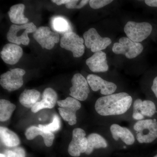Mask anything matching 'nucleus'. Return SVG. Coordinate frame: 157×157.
<instances>
[{
  "instance_id": "obj_1",
  "label": "nucleus",
  "mask_w": 157,
  "mask_h": 157,
  "mask_svg": "<svg viewBox=\"0 0 157 157\" xmlns=\"http://www.w3.org/2000/svg\"><path fill=\"white\" fill-rule=\"evenodd\" d=\"M132 103V97L128 94L119 93L99 98L96 101L95 109L103 116L121 115L130 109Z\"/></svg>"
},
{
  "instance_id": "obj_2",
  "label": "nucleus",
  "mask_w": 157,
  "mask_h": 157,
  "mask_svg": "<svg viewBox=\"0 0 157 157\" xmlns=\"http://www.w3.org/2000/svg\"><path fill=\"white\" fill-rule=\"evenodd\" d=\"M134 129L137 132L136 138L139 143H151L157 138L156 120L137 121L134 124Z\"/></svg>"
},
{
  "instance_id": "obj_3",
  "label": "nucleus",
  "mask_w": 157,
  "mask_h": 157,
  "mask_svg": "<svg viewBox=\"0 0 157 157\" xmlns=\"http://www.w3.org/2000/svg\"><path fill=\"white\" fill-rule=\"evenodd\" d=\"M37 29L36 27L33 22L19 25L13 24L9 29L7 34V38L8 41L11 43L17 45L23 44L27 45L30 42L28 35L30 33H35Z\"/></svg>"
},
{
  "instance_id": "obj_4",
  "label": "nucleus",
  "mask_w": 157,
  "mask_h": 157,
  "mask_svg": "<svg viewBox=\"0 0 157 157\" xmlns=\"http://www.w3.org/2000/svg\"><path fill=\"white\" fill-rule=\"evenodd\" d=\"M152 31V26L149 23L136 22L129 21L124 28L127 37L133 42H139L146 39Z\"/></svg>"
},
{
  "instance_id": "obj_5",
  "label": "nucleus",
  "mask_w": 157,
  "mask_h": 157,
  "mask_svg": "<svg viewBox=\"0 0 157 157\" xmlns=\"http://www.w3.org/2000/svg\"><path fill=\"white\" fill-rule=\"evenodd\" d=\"M143 46L139 42H133L128 37H121L119 42H116L112 51L116 54L124 55L129 59L135 58L142 52Z\"/></svg>"
},
{
  "instance_id": "obj_6",
  "label": "nucleus",
  "mask_w": 157,
  "mask_h": 157,
  "mask_svg": "<svg viewBox=\"0 0 157 157\" xmlns=\"http://www.w3.org/2000/svg\"><path fill=\"white\" fill-rule=\"evenodd\" d=\"M57 104L59 107V113L63 119L68 122L70 125L76 124V112L81 107L79 101L72 97H68L65 100L58 101Z\"/></svg>"
},
{
  "instance_id": "obj_7",
  "label": "nucleus",
  "mask_w": 157,
  "mask_h": 157,
  "mask_svg": "<svg viewBox=\"0 0 157 157\" xmlns=\"http://www.w3.org/2000/svg\"><path fill=\"white\" fill-rule=\"evenodd\" d=\"M84 39L71 31L64 34L60 45L62 48L72 52L74 57L79 58L84 53Z\"/></svg>"
},
{
  "instance_id": "obj_8",
  "label": "nucleus",
  "mask_w": 157,
  "mask_h": 157,
  "mask_svg": "<svg viewBox=\"0 0 157 157\" xmlns=\"http://www.w3.org/2000/svg\"><path fill=\"white\" fill-rule=\"evenodd\" d=\"M25 73V70L20 68H16L7 71L1 75L0 84L4 89L8 91L16 90L22 86L23 77Z\"/></svg>"
},
{
  "instance_id": "obj_9",
  "label": "nucleus",
  "mask_w": 157,
  "mask_h": 157,
  "mask_svg": "<svg viewBox=\"0 0 157 157\" xmlns=\"http://www.w3.org/2000/svg\"><path fill=\"white\" fill-rule=\"evenodd\" d=\"M83 129L76 128L73 130L72 139L68 148V153L71 156L79 157L85 153L87 146V138Z\"/></svg>"
},
{
  "instance_id": "obj_10",
  "label": "nucleus",
  "mask_w": 157,
  "mask_h": 157,
  "mask_svg": "<svg viewBox=\"0 0 157 157\" xmlns=\"http://www.w3.org/2000/svg\"><path fill=\"white\" fill-rule=\"evenodd\" d=\"M83 38L86 47L94 53L105 49L112 42L109 38L100 36L94 28L90 29L85 32Z\"/></svg>"
},
{
  "instance_id": "obj_11",
  "label": "nucleus",
  "mask_w": 157,
  "mask_h": 157,
  "mask_svg": "<svg viewBox=\"0 0 157 157\" xmlns=\"http://www.w3.org/2000/svg\"><path fill=\"white\" fill-rule=\"evenodd\" d=\"M33 36L42 48L48 50L52 49L59 41V34L51 31L48 27L39 28L34 33Z\"/></svg>"
},
{
  "instance_id": "obj_12",
  "label": "nucleus",
  "mask_w": 157,
  "mask_h": 157,
  "mask_svg": "<svg viewBox=\"0 0 157 157\" xmlns=\"http://www.w3.org/2000/svg\"><path fill=\"white\" fill-rule=\"evenodd\" d=\"M71 82L70 95L78 101L86 100L90 92L87 79L80 73H76L73 76Z\"/></svg>"
},
{
  "instance_id": "obj_13",
  "label": "nucleus",
  "mask_w": 157,
  "mask_h": 157,
  "mask_svg": "<svg viewBox=\"0 0 157 157\" xmlns=\"http://www.w3.org/2000/svg\"><path fill=\"white\" fill-rule=\"evenodd\" d=\"M89 85L94 91L101 90V93L104 95L112 94L115 92L117 86L113 82L106 81L100 76L94 74H90L87 76Z\"/></svg>"
},
{
  "instance_id": "obj_14",
  "label": "nucleus",
  "mask_w": 157,
  "mask_h": 157,
  "mask_svg": "<svg viewBox=\"0 0 157 157\" xmlns=\"http://www.w3.org/2000/svg\"><path fill=\"white\" fill-rule=\"evenodd\" d=\"M0 55L6 63L14 65L19 61L22 56L23 50L19 45L14 43H9L4 46Z\"/></svg>"
},
{
  "instance_id": "obj_15",
  "label": "nucleus",
  "mask_w": 157,
  "mask_h": 157,
  "mask_svg": "<svg viewBox=\"0 0 157 157\" xmlns=\"http://www.w3.org/2000/svg\"><path fill=\"white\" fill-rule=\"evenodd\" d=\"M57 98L56 92L52 88H47L43 91L42 100L37 102L31 108V111L36 113L42 109H52L57 103Z\"/></svg>"
},
{
  "instance_id": "obj_16",
  "label": "nucleus",
  "mask_w": 157,
  "mask_h": 157,
  "mask_svg": "<svg viewBox=\"0 0 157 157\" xmlns=\"http://www.w3.org/2000/svg\"><path fill=\"white\" fill-rule=\"evenodd\" d=\"M90 70L94 73L107 72L109 69L106 54L104 52H98L86 61Z\"/></svg>"
},
{
  "instance_id": "obj_17",
  "label": "nucleus",
  "mask_w": 157,
  "mask_h": 157,
  "mask_svg": "<svg viewBox=\"0 0 157 157\" xmlns=\"http://www.w3.org/2000/svg\"><path fill=\"white\" fill-rule=\"evenodd\" d=\"M110 131L113 138L116 141L120 138L123 142L128 145H132L135 142L134 135L126 128L121 126L117 124H113L110 127Z\"/></svg>"
},
{
  "instance_id": "obj_18",
  "label": "nucleus",
  "mask_w": 157,
  "mask_h": 157,
  "mask_svg": "<svg viewBox=\"0 0 157 157\" xmlns=\"http://www.w3.org/2000/svg\"><path fill=\"white\" fill-rule=\"evenodd\" d=\"M39 135L43 137L45 146L49 147L53 144L55 135L52 132L45 131L35 126L29 127L26 130L25 136L28 140H33Z\"/></svg>"
},
{
  "instance_id": "obj_19",
  "label": "nucleus",
  "mask_w": 157,
  "mask_h": 157,
  "mask_svg": "<svg viewBox=\"0 0 157 157\" xmlns=\"http://www.w3.org/2000/svg\"><path fill=\"white\" fill-rule=\"evenodd\" d=\"M156 110V108L154 103L149 100L142 101L137 99L133 104V113H138L144 116L151 117L155 113Z\"/></svg>"
},
{
  "instance_id": "obj_20",
  "label": "nucleus",
  "mask_w": 157,
  "mask_h": 157,
  "mask_svg": "<svg viewBox=\"0 0 157 157\" xmlns=\"http://www.w3.org/2000/svg\"><path fill=\"white\" fill-rule=\"evenodd\" d=\"M87 146L85 153L88 155H91L95 149L106 148L108 143L106 139L101 135L97 133H92L88 136Z\"/></svg>"
},
{
  "instance_id": "obj_21",
  "label": "nucleus",
  "mask_w": 157,
  "mask_h": 157,
  "mask_svg": "<svg viewBox=\"0 0 157 157\" xmlns=\"http://www.w3.org/2000/svg\"><path fill=\"white\" fill-rule=\"evenodd\" d=\"M0 138L2 144L9 148L18 146L20 144L17 134L6 127H0Z\"/></svg>"
},
{
  "instance_id": "obj_22",
  "label": "nucleus",
  "mask_w": 157,
  "mask_h": 157,
  "mask_svg": "<svg viewBox=\"0 0 157 157\" xmlns=\"http://www.w3.org/2000/svg\"><path fill=\"white\" fill-rule=\"evenodd\" d=\"M25 6L22 4H17L11 6L8 12L11 22L14 25H24L28 23V18L24 15Z\"/></svg>"
},
{
  "instance_id": "obj_23",
  "label": "nucleus",
  "mask_w": 157,
  "mask_h": 157,
  "mask_svg": "<svg viewBox=\"0 0 157 157\" xmlns=\"http://www.w3.org/2000/svg\"><path fill=\"white\" fill-rule=\"evenodd\" d=\"M40 96V93L37 90H25L21 94L19 102L24 107L32 108L39 102Z\"/></svg>"
},
{
  "instance_id": "obj_24",
  "label": "nucleus",
  "mask_w": 157,
  "mask_h": 157,
  "mask_svg": "<svg viewBox=\"0 0 157 157\" xmlns=\"http://www.w3.org/2000/svg\"><path fill=\"white\" fill-rule=\"evenodd\" d=\"M16 108L14 104L5 99L0 100V121L5 122L9 120Z\"/></svg>"
},
{
  "instance_id": "obj_25",
  "label": "nucleus",
  "mask_w": 157,
  "mask_h": 157,
  "mask_svg": "<svg viewBox=\"0 0 157 157\" xmlns=\"http://www.w3.org/2000/svg\"><path fill=\"white\" fill-rule=\"evenodd\" d=\"M52 27L55 30L60 33H66L71 32L70 30V24L67 20L62 17H54L52 21Z\"/></svg>"
},
{
  "instance_id": "obj_26",
  "label": "nucleus",
  "mask_w": 157,
  "mask_h": 157,
  "mask_svg": "<svg viewBox=\"0 0 157 157\" xmlns=\"http://www.w3.org/2000/svg\"><path fill=\"white\" fill-rule=\"evenodd\" d=\"M39 127L40 128L47 132H52H52H56L60 128V120L58 116L56 114L54 115L52 122L46 125L39 124Z\"/></svg>"
},
{
  "instance_id": "obj_27",
  "label": "nucleus",
  "mask_w": 157,
  "mask_h": 157,
  "mask_svg": "<svg viewBox=\"0 0 157 157\" xmlns=\"http://www.w3.org/2000/svg\"><path fill=\"white\" fill-rule=\"evenodd\" d=\"M6 157H26L25 150L21 147H11L5 151Z\"/></svg>"
},
{
  "instance_id": "obj_28",
  "label": "nucleus",
  "mask_w": 157,
  "mask_h": 157,
  "mask_svg": "<svg viewBox=\"0 0 157 157\" xmlns=\"http://www.w3.org/2000/svg\"><path fill=\"white\" fill-rule=\"evenodd\" d=\"M90 1H73L70 0V2L67 4L65 5L66 8L68 9H80L84 7L88 2H89Z\"/></svg>"
},
{
  "instance_id": "obj_29",
  "label": "nucleus",
  "mask_w": 157,
  "mask_h": 157,
  "mask_svg": "<svg viewBox=\"0 0 157 157\" xmlns=\"http://www.w3.org/2000/svg\"><path fill=\"white\" fill-rule=\"evenodd\" d=\"M113 2L110 0H90V6L93 9H98L107 6Z\"/></svg>"
},
{
  "instance_id": "obj_30",
  "label": "nucleus",
  "mask_w": 157,
  "mask_h": 157,
  "mask_svg": "<svg viewBox=\"0 0 157 157\" xmlns=\"http://www.w3.org/2000/svg\"><path fill=\"white\" fill-rule=\"evenodd\" d=\"M151 88L156 98H157V76L154 79Z\"/></svg>"
},
{
  "instance_id": "obj_31",
  "label": "nucleus",
  "mask_w": 157,
  "mask_h": 157,
  "mask_svg": "<svg viewBox=\"0 0 157 157\" xmlns=\"http://www.w3.org/2000/svg\"><path fill=\"white\" fill-rule=\"evenodd\" d=\"M144 2L150 7H157V0H146Z\"/></svg>"
},
{
  "instance_id": "obj_32",
  "label": "nucleus",
  "mask_w": 157,
  "mask_h": 157,
  "mask_svg": "<svg viewBox=\"0 0 157 157\" xmlns=\"http://www.w3.org/2000/svg\"><path fill=\"white\" fill-rule=\"evenodd\" d=\"M52 2L55 3L58 6H61L63 4L66 5L70 2V0H60V1L59 0H53V1H52Z\"/></svg>"
},
{
  "instance_id": "obj_33",
  "label": "nucleus",
  "mask_w": 157,
  "mask_h": 157,
  "mask_svg": "<svg viewBox=\"0 0 157 157\" xmlns=\"http://www.w3.org/2000/svg\"><path fill=\"white\" fill-rule=\"evenodd\" d=\"M0 157H6V156L4 153H1L0 154Z\"/></svg>"
},
{
  "instance_id": "obj_34",
  "label": "nucleus",
  "mask_w": 157,
  "mask_h": 157,
  "mask_svg": "<svg viewBox=\"0 0 157 157\" xmlns=\"http://www.w3.org/2000/svg\"><path fill=\"white\" fill-rule=\"evenodd\" d=\"M153 157H157V154L156 155H155V156Z\"/></svg>"
}]
</instances>
